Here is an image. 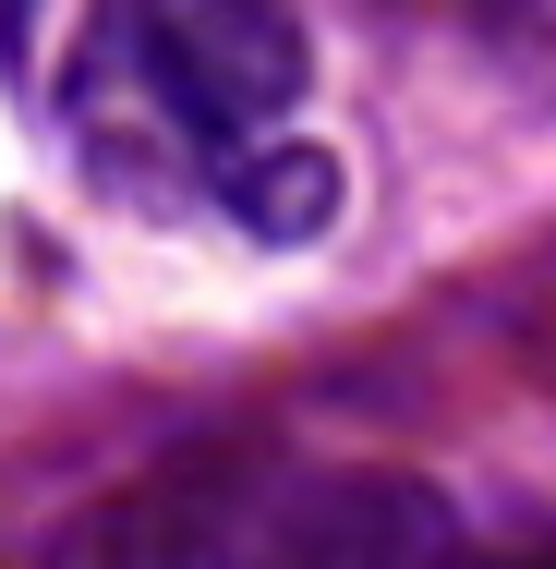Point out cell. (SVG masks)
Returning a JSON list of instances; mask_svg holds the SVG:
<instances>
[{"mask_svg": "<svg viewBox=\"0 0 556 569\" xmlns=\"http://www.w3.org/2000/svg\"><path fill=\"white\" fill-rule=\"evenodd\" d=\"M37 569H472L436 485L303 449H194L85 497Z\"/></svg>", "mask_w": 556, "mask_h": 569, "instance_id": "cell-1", "label": "cell"}, {"mask_svg": "<svg viewBox=\"0 0 556 569\" xmlns=\"http://www.w3.org/2000/svg\"><path fill=\"white\" fill-rule=\"evenodd\" d=\"M424 12H484L496 24V12H533V0H424Z\"/></svg>", "mask_w": 556, "mask_h": 569, "instance_id": "cell-3", "label": "cell"}, {"mask_svg": "<svg viewBox=\"0 0 556 569\" xmlns=\"http://www.w3.org/2000/svg\"><path fill=\"white\" fill-rule=\"evenodd\" d=\"M508 569H556V546H545V558H508Z\"/></svg>", "mask_w": 556, "mask_h": 569, "instance_id": "cell-4", "label": "cell"}, {"mask_svg": "<svg viewBox=\"0 0 556 569\" xmlns=\"http://www.w3.org/2000/svg\"><path fill=\"white\" fill-rule=\"evenodd\" d=\"M0 24H12V0H0Z\"/></svg>", "mask_w": 556, "mask_h": 569, "instance_id": "cell-5", "label": "cell"}, {"mask_svg": "<svg viewBox=\"0 0 556 569\" xmlns=\"http://www.w3.org/2000/svg\"><path fill=\"white\" fill-rule=\"evenodd\" d=\"M98 73L170 146H194V170L266 242L327 219V158L291 146V110L315 86V37L291 0H98Z\"/></svg>", "mask_w": 556, "mask_h": 569, "instance_id": "cell-2", "label": "cell"}]
</instances>
